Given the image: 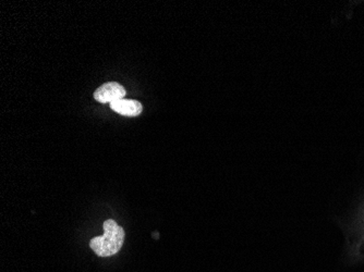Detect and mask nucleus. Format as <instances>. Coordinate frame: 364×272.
<instances>
[{
	"mask_svg": "<svg viewBox=\"0 0 364 272\" xmlns=\"http://www.w3.org/2000/svg\"><path fill=\"white\" fill-rule=\"evenodd\" d=\"M111 110L119 115H126V117H137L141 115L143 110L142 104L137 100H120L117 102H111Z\"/></svg>",
	"mask_w": 364,
	"mask_h": 272,
	"instance_id": "obj_3",
	"label": "nucleus"
},
{
	"mask_svg": "<svg viewBox=\"0 0 364 272\" xmlns=\"http://www.w3.org/2000/svg\"><path fill=\"white\" fill-rule=\"evenodd\" d=\"M103 236L93 238L90 241L92 251L100 257H111L120 251L124 242V230L113 219L104 223Z\"/></svg>",
	"mask_w": 364,
	"mask_h": 272,
	"instance_id": "obj_1",
	"label": "nucleus"
},
{
	"mask_svg": "<svg viewBox=\"0 0 364 272\" xmlns=\"http://www.w3.org/2000/svg\"><path fill=\"white\" fill-rule=\"evenodd\" d=\"M127 92L122 85L117 82H109L98 87L94 92V100L96 102L106 104V102H117V100H124Z\"/></svg>",
	"mask_w": 364,
	"mask_h": 272,
	"instance_id": "obj_2",
	"label": "nucleus"
}]
</instances>
